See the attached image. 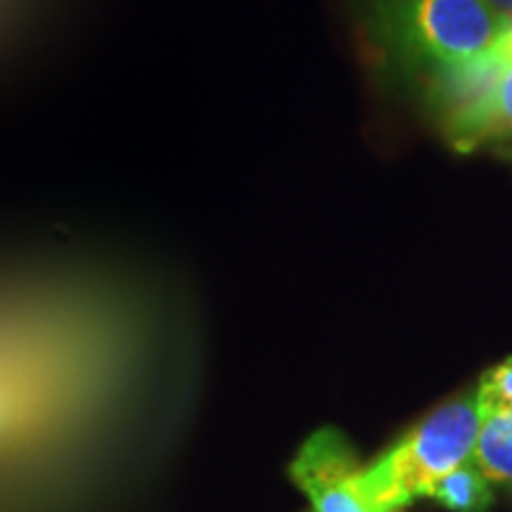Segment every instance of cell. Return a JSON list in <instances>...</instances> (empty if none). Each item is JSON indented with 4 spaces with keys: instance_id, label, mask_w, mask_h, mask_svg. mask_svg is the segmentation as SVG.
Wrapping results in <instances>:
<instances>
[{
    "instance_id": "obj_1",
    "label": "cell",
    "mask_w": 512,
    "mask_h": 512,
    "mask_svg": "<svg viewBox=\"0 0 512 512\" xmlns=\"http://www.w3.org/2000/svg\"><path fill=\"white\" fill-rule=\"evenodd\" d=\"M169 280L112 247L0 249V458L147 430L178 377Z\"/></svg>"
},
{
    "instance_id": "obj_2",
    "label": "cell",
    "mask_w": 512,
    "mask_h": 512,
    "mask_svg": "<svg viewBox=\"0 0 512 512\" xmlns=\"http://www.w3.org/2000/svg\"><path fill=\"white\" fill-rule=\"evenodd\" d=\"M508 22L486 0H366V29L415 72L489 53Z\"/></svg>"
},
{
    "instance_id": "obj_3",
    "label": "cell",
    "mask_w": 512,
    "mask_h": 512,
    "mask_svg": "<svg viewBox=\"0 0 512 512\" xmlns=\"http://www.w3.org/2000/svg\"><path fill=\"white\" fill-rule=\"evenodd\" d=\"M479 425L482 406L477 389L446 401L373 465L361 467L354 477L358 498L368 512H394L427 496L439 477L472 458Z\"/></svg>"
},
{
    "instance_id": "obj_4",
    "label": "cell",
    "mask_w": 512,
    "mask_h": 512,
    "mask_svg": "<svg viewBox=\"0 0 512 512\" xmlns=\"http://www.w3.org/2000/svg\"><path fill=\"white\" fill-rule=\"evenodd\" d=\"M505 69L508 62L491 48L475 60L444 64L418 74L422 102L456 152H475L484 145Z\"/></svg>"
},
{
    "instance_id": "obj_5",
    "label": "cell",
    "mask_w": 512,
    "mask_h": 512,
    "mask_svg": "<svg viewBox=\"0 0 512 512\" xmlns=\"http://www.w3.org/2000/svg\"><path fill=\"white\" fill-rule=\"evenodd\" d=\"M358 472L354 446L335 427L311 434L290 465L292 482L311 501V512H368L354 489Z\"/></svg>"
},
{
    "instance_id": "obj_6",
    "label": "cell",
    "mask_w": 512,
    "mask_h": 512,
    "mask_svg": "<svg viewBox=\"0 0 512 512\" xmlns=\"http://www.w3.org/2000/svg\"><path fill=\"white\" fill-rule=\"evenodd\" d=\"M472 460L486 479L512 482V406L484 403Z\"/></svg>"
},
{
    "instance_id": "obj_7",
    "label": "cell",
    "mask_w": 512,
    "mask_h": 512,
    "mask_svg": "<svg viewBox=\"0 0 512 512\" xmlns=\"http://www.w3.org/2000/svg\"><path fill=\"white\" fill-rule=\"evenodd\" d=\"M427 496L453 512H486L494 501L489 491V479L482 475L472 458L439 477L427 489Z\"/></svg>"
},
{
    "instance_id": "obj_8",
    "label": "cell",
    "mask_w": 512,
    "mask_h": 512,
    "mask_svg": "<svg viewBox=\"0 0 512 512\" xmlns=\"http://www.w3.org/2000/svg\"><path fill=\"white\" fill-rule=\"evenodd\" d=\"M484 145L496 147L512 159V64H508L501 86H498L494 112H491L484 133Z\"/></svg>"
},
{
    "instance_id": "obj_9",
    "label": "cell",
    "mask_w": 512,
    "mask_h": 512,
    "mask_svg": "<svg viewBox=\"0 0 512 512\" xmlns=\"http://www.w3.org/2000/svg\"><path fill=\"white\" fill-rule=\"evenodd\" d=\"M477 392L479 401L512 406V356L491 370H486L482 380H479Z\"/></svg>"
},
{
    "instance_id": "obj_10",
    "label": "cell",
    "mask_w": 512,
    "mask_h": 512,
    "mask_svg": "<svg viewBox=\"0 0 512 512\" xmlns=\"http://www.w3.org/2000/svg\"><path fill=\"white\" fill-rule=\"evenodd\" d=\"M486 3L498 12L505 22H512V0H486Z\"/></svg>"
}]
</instances>
